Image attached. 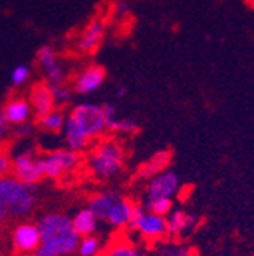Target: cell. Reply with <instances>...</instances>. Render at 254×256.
<instances>
[{
    "instance_id": "obj_10",
    "label": "cell",
    "mask_w": 254,
    "mask_h": 256,
    "mask_svg": "<svg viewBox=\"0 0 254 256\" xmlns=\"http://www.w3.org/2000/svg\"><path fill=\"white\" fill-rule=\"evenodd\" d=\"M201 218L195 212H187L184 209H172L166 215V228L168 236H183L187 232H192L198 228Z\"/></svg>"
},
{
    "instance_id": "obj_5",
    "label": "cell",
    "mask_w": 254,
    "mask_h": 256,
    "mask_svg": "<svg viewBox=\"0 0 254 256\" xmlns=\"http://www.w3.org/2000/svg\"><path fill=\"white\" fill-rule=\"evenodd\" d=\"M81 162V156L69 148H56L41 157L43 176L50 180H59L66 174L75 171Z\"/></svg>"
},
{
    "instance_id": "obj_33",
    "label": "cell",
    "mask_w": 254,
    "mask_h": 256,
    "mask_svg": "<svg viewBox=\"0 0 254 256\" xmlns=\"http://www.w3.org/2000/svg\"><path fill=\"white\" fill-rule=\"evenodd\" d=\"M116 11H117V14H120V16H125L126 12L130 11V5L125 2V0H122V2H119L117 4V6H116Z\"/></svg>"
},
{
    "instance_id": "obj_4",
    "label": "cell",
    "mask_w": 254,
    "mask_h": 256,
    "mask_svg": "<svg viewBox=\"0 0 254 256\" xmlns=\"http://www.w3.org/2000/svg\"><path fill=\"white\" fill-rule=\"evenodd\" d=\"M69 116L76 122L79 130L90 139H98L107 132V122L102 106L94 102H82L72 108Z\"/></svg>"
},
{
    "instance_id": "obj_27",
    "label": "cell",
    "mask_w": 254,
    "mask_h": 256,
    "mask_svg": "<svg viewBox=\"0 0 254 256\" xmlns=\"http://www.w3.org/2000/svg\"><path fill=\"white\" fill-rule=\"evenodd\" d=\"M145 209L160 215V216H166L172 209H174V200L171 198H154V200H146L145 203Z\"/></svg>"
},
{
    "instance_id": "obj_14",
    "label": "cell",
    "mask_w": 254,
    "mask_h": 256,
    "mask_svg": "<svg viewBox=\"0 0 254 256\" xmlns=\"http://www.w3.org/2000/svg\"><path fill=\"white\" fill-rule=\"evenodd\" d=\"M107 72L101 66H88L75 80V92L79 94H91L105 82Z\"/></svg>"
},
{
    "instance_id": "obj_12",
    "label": "cell",
    "mask_w": 254,
    "mask_h": 256,
    "mask_svg": "<svg viewBox=\"0 0 254 256\" xmlns=\"http://www.w3.org/2000/svg\"><path fill=\"white\" fill-rule=\"evenodd\" d=\"M37 60H38L40 66H41V69L44 72L47 84H50V86L64 84L66 72L59 64V61L56 58V54L53 52V49L50 46H41L38 49V52H37Z\"/></svg>"
},
{
    "instance_id": "obj_13",
    "label": "cell",
    "mask_w": 254,
    "mask_h": 256,
    "mask_svg": "<svg viewBox=\"0 0 254 256\" xmlns=\"http://www.w3.org/2000/svg\"><path fill=\"white\" fill-rule=\"evenodd\" d=\"M27 101L32 107V112H35L38 118L56 108L52 88L47 82H37L30 87Z\"/></svg>"
},
{
    "instance_id": "obj_26",
    "label": "cell",
    "mask_w": 254,
    "mask_h": 256,
    "mask_svg": "<svg viewBox=\"0 0 254 256\" xmlns=\"http://www.w3.org/2000/svg\"><path fill=\"white\" fill-rule=\"evenodd\" d=\"M158 256H197L194 248L183 242H166L158 248Z\"/></svg>"
},
{
    "instance_id": "obj_16",
    "label": "cell",
    "mask_w": 254,
    "mask_h": 256,
    "mask_svg": "<svg viewBox=\"0 0 254 256\" xmlns=\"http://www.w3.org/2000/svg\"><path fill=\"white\" fill-rule=\"evenodd\" d=\"M2 114L9 125L17 126L20 124L29 122V118L32 114V107H30L27 98H23V96H14V98H11L5 104Z\"/></svg>"
},
{
    "instance_id": "obj_24",
    "label": "cell",
    "mask_w": 254,
    "mask_h": 256,
    "mask_svg": "<svg viewBox=\"0 0 254 256\" xmlns=\"http://www.w3.org/2000/svg\"><path fill=\"white\" fill-rule=\"evenodd\" d=\"M139 122L131 118H119L114 116L107 120V130L113 132L114 134H128L133 136L139 132Z\"/></svg>"
},
{
    "instance_id": "obj_18",
    "label": "cell",
    "mask_w": 254,
    "mask_h": 256,
    "mask_svg": "<svg viewBox=\"0 0 254 256\" xmlns=\"http://www.w3.org/2000/svg\"><path fill=\"white\" fill-rule=\"evenodd\" d=\"M120 194L114 190H101V192H96V194H93L88 200V204L87 208L96 215V218L101 221L105 222L110 210L113 209V206L120 200Z\"/></svg>"
},
{
    "instance_id": "obj_17",
    "label": "cell",
    "mask_w": 254,
    "mask_h": 256,
    "mask_svg": "<svg viewBox=\"0 0 254 256\" xmlns=\"http://www.w3.org/2000/svg\"><path fill=\"white\" fill-rule=\"evenodd\" d=\"M104 37V22L99 18L91 20L78 40V50L82 54H93L99 48Z\"/></svg>"
},
{
    "instance_id": "obj_23",
    "label": "cell",
    "mask_w": 254,
    "mask_h": 256,
    "mask_svg": "<svg viewBox=\"0 0 254 256\" xmlns=\"http://www.w3.org/2000/svg\"><path fill=\"white\" fill-rule=\"evenodd\" d=\"M66 113L59 110V108H53L52 112L43 114L38 118V126L41 128L43 132L46 133H50V134H56V133H61L62 128H64V124H66Z\"/></svg>"
},
{
    "instance_id": "obj_3",
    "label": "cell",
    "mask_w": 254,
    "mask_h": 256,
    "mask_svg": "<svg viewBox=\"0 0 254 256\" xmlns=\"http://www.w3.org/2000/svg\"><path fill=\"white\" fill-rule=\"evenodd\" d=\"M130 229L145 242H158L168 236L166 216L155 215L140 204L134 208Z\"/></svg>"
},
{
    "instance_id": "obj_29",
    "label": "cell",
    "mask_w": 254,
    "mask_h": 256,
    "mask_svg": "<svg viewBox=\"0 0 254 256\" xmlns=\"http://www.w3.org/2000/svg\"><path fill=\"white\" fill-rule=\"evenodd\" d=\"M29 75H30V69L29 66H26V64H18V66H15L11 72V82L14 86H23L29 80Z\"/></svg>"
},
{
    "instance_id": "obj_20",
    "label": "cell",
    "mask_w": 254,
    "mask_h": 256,
    "mask_svg": "<svg viewBox=\"0 0 254 256\" xmlns=\"http://www.w3.org/2000/svg\"><path fill=\"white\" fill-rule=\"evenodd\" d=\"M61 133H62V140H64L66 148H69L72 151H76V152H81V151L87 150V146L91 142L79 130V126L76 125V122L70 116H67L66 124H64V128H62Z\"/></svg>"
},
{
    "instance_id": "obj_31",
    "label": "cell",
    "mask_w": 254,
    "mask_h": 256,
    "mask_svg": "<svg viewBox=\"0 0 254 256\" xmlns=\"http://www.w3.org/2000/svg\"><path fill=\"white\" fill-rule=\"evenodd\" d=\"M34 133V124L30 122H24V124H20L14 128V136L17 139H26L29 138L30 134Z\"/></svg>"
},
{
    "instance_id": "obj_1",
    "label": "cell",
    "mask_w": 254,
    "mask_h": 256,
    "mask_svg": "<svg viewBox=\"0 0 254 256\" xmlns=\"http://www.w3.org/2000/svg\"><path fill=\"white\" fill-rule=\"evenodd\" d=\"M37 206L35 186H29L8 174L0 177V222L11 216L24 218Z\"/></svg>"
},
{
    "instance_id": "obj_8",
    "label": "cell",
    "mask_w": 254,
    "mask_h": 256,
    "mask_svg": "<svg viewBox=\"0 0 254 256\" xmlns=\"http://www.w3.org/2000/svg\"><path fill=\"white\" fill-rule=\"evenodd\" d=\"M37 228L40 230L41 241L52 240L55 236L66 235L73 230L72 218L61 212H46L37 220Z\"/></svg>"
},
{
    "instance_id": "obj_25",
    "label": "cell",
    "mask_w": 254,
    "mask_h": 256,
    "mask_svg": "<svg viewBox=\"0 0 254 256\" xmlns=\"http://www.w3.org/2000/svg\"><path fill=\"white\" fill-rule=\"evenodd\" d=\"M76 252L79 256H99L102 252V241L96 235L82 236L79 238Z\"/></svg>"
},
{
    "instance_id": "obj_2",
    "label": "cell",
    "mask_w": 254,
    "mask_h": 256,
    "mask_svg": "<svg viewBox=\"0 0 254 256\" xmlns=\"http://www.w3.org/2000/svg\"><path fill=\"white\" fill-rule=\"evenodd\" d=\"M125 148L116 139H104L87 156V170L99 180L117 177L125 168Z\"/></svg>"
},
{
    "instance_id": "obj_32",
    "label": "cell",
    "mask_w": 254,
    "mask_h": 256,
    "mask_svg": "<svg viewBox=\"0 0 254 256\" xmlns=\"http://www.w3.org/2000/svg\"><path fill=\"white\" fill-rule=\"evenodd\" d=\"M8 126H9V124L6 122L3 114L0 113V140L5 139V136L8 134Z\"/></svg>"
},
{
    "instance_id": "obj_19",
    "label": "cell",
    "mask_w": 254,
    "mask_h": 256,
    "mask_svg": "<svg viewBox=\"0 0 254 256\" xmlns=\"http://www.w3.org/2000/svg\"><path fill=\"white\" fill-rule=\"evenodd\" d=\"M134 208H136V204L130 198L120 197V200L110 210L105 222L108 224L110 228L117 229V230L125 229V228H130V222H131V218H133Z\"/></svg>"
},
{
    "instance_id": "obj_30",
    "label": "cell",
    "mask_w": 254,
    "mask_h": 256,
    "mask_svg": "<svg viewBox=\"0 0 254 256\" xmlns=\"http://www.w3.org/2000/svg\"><path fill=\"white\" fill-rule=\"evenodd\" d=\"M11 166H12V157L9 156V152L0 150V177H5L11 172Z\"/></svg>"
},
{
    "instance_id": "obj_21",
    "label": "cell",
    "mask_w": 254,
    "mask_h": 256,
    "mask_svg": "<svg viewBox=\"0 0 254 256\" xmlns=\"http://www.w3.org/2000/svg\"><path fill=\"white\" fill-rule=\"evenodd\" d=\"M72 218V226L73 230L76 232V235L79 238L82 236H90V235H96L98 228H99V220L96 218L87 206L79 209Z\"/></svg>"
},
{
    "instance_id": "obj_28",
    "label": "cell",
    "mask_w": 254,
    "mask_h": 256,
    "mask_svg": "<svg viewBox=\"0 0 254 256\" xmlns=\"http://www.w3.org/2000/svg\"><path fill=\"white\" fill-rule=\"evenodd\" d=\"M50 86V84H49ZM52 88V93H53V100H55V104L56 106H66L72 100V88L64 86V84H61V86H50Z\"/></svg>"
},
{
    "instance_id": "obj_7",
    "label": "cell",
    "mask_w": 254,
    "mask_h": 256,
    "mask_svg": "<svg viewBox=\"0 0 254 256\" xmlns=\"http://www.w3.org/2000/svg\"><path fill=\"white\" fill-rule=\"evenodd\" d=\"M181 189V180L180 176L172 171L166 170L160 174H157L151 180H148L145 196L146 200H154V198H171L174 200L175 196Z\"/></svg>"
},
{
    "instance_id": "obj_35",
    "label": "cell",
    "mask_w": 254,
    "mask_h": 256,
    "mask_svg": "<svg viewBox=\"0 0 254 256\" xmlns=\"http://www.w3.org/2000/svg\"><path fill=\"white\" fill-rule=\"evenodd\" d=\"M250 4H251V6L254 8V0H250Z\"/></svg>"
},
{
    "instance_id": "obj_15",
    "label": "cell",
    "mask_w": 254,
    "mask_h": 256,
    "mask_svg": "<svg viewBox=\"0 0 254 256\" xmlns=\"http://www.w3.org/2000/svg\"><path fill=\"white\" fill-rule=\"evenodd\" d=\"M171 160H172V154L169 150H162V151H157L155 154H152L146 162H143L139 170L136 177L140 180H151L152 177H155L157 174H160L163 171L168 170V166L171 165Z\"/></svg>"
},
{
    "instance_id": "obj_22",
    "label": "cell",
    "mask_w": 254,
    "mask_h": 256,
    "mask_svg": "<svg viewBox=\"0 0 254 256\" xmlns=\"http://www.w3.org/2000/svg\"><path fill=\"white\" fill-rule=\"evenodd\" d=\"M99 256H143V253L131 240L119 236L110 241Z\"/></svg>"
},
{
    "instance_id": "obj_9",
    "label": "cell",
    "mask_w": 254,
    "mask_h": 256,
    "mask_svg": "<svg viewBox=\"0 0 254 256\" xmlns=\"http://www.w3.org/2000/svg\"><path fill=\"white\" fill-rule=\"evenodd\" d=\"M12 246L18 253H35L38 246L41 244L40 230L37 222L21 221L12 230Z\"/></svg>"
},
{
    "instance_id": "obj_34",
    "label": "cell",
    "mask_w": 254,
    "mask_h": 256,
    "mask_svg": "<svg viewBox=\"0 0 254 256\" xmlns=\"http://www.w3.org/2000/svg\"><path fill=\"white\" fill-rule=\"evenodd\" d=\"M126 93H128V88H126L125 86H120V87L116 90V96H117V98H123V96H125Z\"/></svg>"
},
{
    "instance_id": "obj_6",
    "label": "cell",
    "mask_w": 254,
    "mask_h": 256,
    "mask_svg": "<svg viewBox=\"0 0 254 256\" xmlns=\"http://www.w3.org/2000/svg\"><path fill=\"white\" fill-rule=\"evenodd\" d=\"M11 172V176H14L21 183L35 186L44 177L41 170V157L37 154L34 148H27L17 152L12 157Z\"/></svg>"
},
{
    "instance_id": "obj_11",
    "label": "cell",
    "mask_w": 254,
    "mask_h": 256,
    "mask_svg": "<svg viewBox=\"0 0 254 256\" xmlns=\"http://www.w3.org/2000/svg\"><path fill=\"white\" fill-rule=\"evenodd\" d=\"M79 242V236L76 232H70L61 236H55L52 240L41 241L34 256H69L76 252Z\"/></svg>"
}]
</instances>
